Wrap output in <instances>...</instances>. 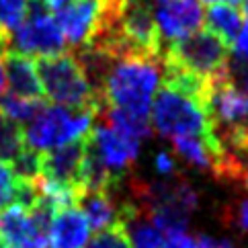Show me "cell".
Returning <instances> with one entry per match:
<instances>
[{
    "instance_id": "52a82bcc",
    "label": "cell",
    "mask_w": 248,
    "mask_h": 248,
    "mask_svg": "<svg viewBox=\"0 0 248 248\" xmlns=\"http://www.w3.org/2000/svg\"><path fill=\"white\" fill-rule=\"evenodd\" d=\"M86 148L115 179H123V172L136 162L140 152V141L127 138L109 127L107 123H99L86 136Z\"/></svg>"
},
{
    "instance_id": "603a6c76",
    "label": "cell",
    "mask_w": 248,
    "mask_h": 248,
    "mask_svg": "<svg viewBox=\"0 0 248 248\" xmlns=\"http://www.w3.org/2000/svg\"><path fill=\"white\" fill-rule=\"evenodd\" d=\"M6 91V74H4V64H2V56H0V96Z\"/></svg>"
},
{
    "instance_id": "8fae6325",
    "label": "cell",
    "mask_w": 248,
    "mask_h": 248,
    "mask_svg": "<svg viewBox=\"0 0 248 248\" xmlns=\"http://www.w3.org/2000/svg\"><path fill=\"white\" fill-rule=\"evenodd\" d=\"M4 74H6V88L8 94L23 96V99H41V82L37 76L35 62L27 56H21L16 51H6L2 56Z\"/></svg>"
},
{
    "instance_id": "ba28073f",
    "label": "cell",
    "mask_w": 248,
    "mask_h": 248,
    "mask_svg": "<svg viewBox=\"0 0 248 248\" xmlns=\"http://www.w3.org/2000/svg\"><path fill=\"white\" fill-rule=\"evenodd\" d=\"M154 19L160 37L166 39V43H172L201 31L205 15L199 0H162Z\"/></svg>"
},
{
    "instance_id": "7c38bea8",
    "label": "cell",
    "mask_w": 248,
    "mask_h": 248,
    "mask_svg": "<svg viewBox=\"0 0 248 248\" xmlns=\"http://www.w3.org/2000/svg\"><path fill=\"white\" fill-rule=\"evenodd\" d=\"M205 25L209 33H214L228 47H232L238 33L242 29V16L234 6L209 4L207 15H205Z\"/></svg>"
},
{
    "instance_id": "8992f818",
    "label": "cell",
    "mask_w": 248,
    "mask_h": 248,
    "mask_svg": "<svg viewBox=\"0 0 248 248\" xmlns=\"http://www.w3.org/2000/svg\"><path fill=\"white\" fill-rule=\"evenodd\" d=\"M113 0H68L58 11L56 23L72 51L86 49L99 37Z\"/></svg>"
},
{
    "instance_id": "83f0119b",
    "label": "cell",
    "mask_w": 248,
    "mask_h": 248,
    "mask_svg": "<svg viewBox=\"0 0 248 248\" xmlns=\"http://www.w3.org/2000/svg\"><path fill=\"white\" fill-rule=\"evenodd\" d=\"M246 162H248V160H246Z\"/></svg>"
},
{
    "instance_id": "277c9868",
    "label": "cell",
    "mask_w": 248,
    "mask_h": 248,
    "mask_svg": "<svg viewBox=\"0 0 248 248\" xmlns=\"http://www.w3.org/2000/svg\"><path fill=\"white\" fill-rule=\"evenodd\" d=\"M160 62L176 66L185 72L209 82L228 72L230 47L214 33L197 31L189 37L166 43L162 47Z\"/></svg>"
},
{
    "instance_id": "7a4b0ae2",
    "label": "cell",
    "mask_w": 248,
    "mask_h": 248,
    "mask_svg": "<svg viewBox=\"0 0 248 248\" xmlns=\"http://www.w3.org/2000/svg\"><path fill=\"white\" fill-rule=\"evenodd\" d=\"M35 68L43 94L54 105L68 109H94L96 115L105 107L74 54L64 51L54 58H39Z\"/></svg>"
},
{
    "instance_id": "d6986e66",
    "label": "cell",
    "mask_w": 248,
    "mask_h": 248,
    "mask_svg": "<svg viewBox=\"0 0 248 248\" xmlns=\"http://www.w3.org/2000/svg\"><path fill=\"white\" fill-rule=\"evenodd\" d=\"M158 248H199L197 240L191 238L187 232H172V234H164L162 244Z\"/></svg>"
},
{
    "instance_id": "4fadbf2b",
    "label": "cell",
    "mask_w": 248,
    "mask_h": 248,
    "mask_svg": "<svg viewBox=\"0 0 248 248\" xmlns=\"http://www.w3.org/2000/svg\"><path fill=\"white\" fill-rule=\"evenodd\" d=\"M25 148L27 144H25V131L21 123L0 115V162L11 164Z\"/></svg>"
},
{
    "instance_id": "ac0fdd59",
    "label": "cell",
    "mask_w": 248,
    "mask_h": 248,
    "mask_svg": "<svg viewBox=\"0 0 248 248\" xmlns=\"http://www.w3.org/2000/svg\"><path fill=\"white\" fill-rule=\"evenodd\" d=\"M224 217H226V224L236 228L238 232H248V197L230 203L226 207Z\"/></svg>"
},
{
    "instance_id": "6da1fadb",
    "label": "cell",
    "mask_w": 248,
    "mask_h": 248,
    "mask_svg": "<svg viewBox=\"0 0 248 248\" xmlns=\"http://www.w3.org/2000/svg\"><path fill=\"white\" fill-rule=\"evenodd\" d=\"M162 80L160 58H115L101 82V99L107 107L150 119L154 94Z\"/></svg>"
},
{
    "instance_id": "ffe728a7",
    "label": "cell",
    "mask_w": 248,
    "mask_h": 248,
    "mask_svg": "<svg viewBox=\"0 0 248 248\" xmlns=\"http://www.w3.org/2000/svg\"><path fill=\"white\" fill-rule=\"evenodd\" d=\"M154 168H156V172L162 176V179H168V176H174V174H179L176 172V164L172 160V156L170 154H166V152H158L156 158H154Z\"/></svg>"
},
{
    "instance_id": "9a60e30c",
    "label": "cell",
    "mask_w": 248,
    "mask_h": 248,
    "mask_svg": "<svg viewBox=\"0 0 248 248\" xmlns=\"http://www.w3.org/2000/svg\"><path fill=\"white\" fill-rule=\"evenodd\" d=\"M29 15L27 0H0V29L13 35Z\"/></svg>"
},
{
    "instance_id": "4316f807",
    "label": "cell",
    "mask_w": 248,
    "mask_h": 248,
    "mask_svg": "<svg viewBox=\"0 0 248 248\" xmlns=\"http://www.w3.org/2000/svg\"><path fill=\"white\" fill-rule=\"evenodd\" d=\"M160 2H162V0H160Z\"/></svg>"
},
{
    "instance_id": "44dd1931",
    "label": "cell",
    "mask_w": 248,
    "mask_h": 248,
    "mask_svg": "<svg viewBox=\"0 0 248 248\" xmlns=\"http://www.w3.org/2000/svg\"><path fill=\"white\" fill-rule=\"evenodd\" d=\"M199 248H238L234 242L230 240H219V238H211V236H201L197 240Z\"/></svg>"
},
{
    "instance_id": "d4e9b609",
    "label": "cell",
    "mask_w": 248,
    "mask_h": 248,
    "mask_svg": "<svg viewBox=\"0 0 248 248\" xmlns=\"http://www.w3.org/2000/svg\"><path fill=\"white\" fill-rule=\"evenodd\" d=\"M242 13H244L246 21H248V0H242Z\"/></svg>"
},
{
    "instance_id": "cb8c5ba5",
    "label": "cell",
    "mask_w": 248,
    "mask_h": 248,
    "mask_svg": "<svg viewBox=\"0 0 248 248\" xmlns=\"http://www.w3.org/2000/svg\"><path fill=\"white\" fill-rule=\"evenodd\" d=\"M201 2H207V4H228V6H236V4H240L242 0H201Z\"/></svg>"
},
{
    "instance_id": "5b68a950",
    "label": "cell",
    "mask_w": 248,
    "mask_h": 248,
    "mask_svg": "<svg viewBox=\"0 0 248 248\" xmlns=\"http://www.w3.org/2000/svg\"><path fill=\"white\" fill-rule=\"evenodd\" d=\"M11 43L16 54L27 58H54L66 51V39L58 27L56 16H51L49 8L35 0L31 4V15L11 35Z\"/></svg>"
},
{
    "instance_id": "9c48e42d",
    "label": "cell",
    "mask_w": 248,
    "mask_h": 248,
    "mask_svg": "<svg viewBox=\"0 0 248 248\" xmlns=\"http://www.w3.org/2000/svg\"><path fill=\"white\" fill-rule=\"evenodd\" d=\"M91 238V226L76 205L60 209L47 232L49 248H84Z\"/></svg>"
},
{
    "instance_id": "2e32d148",
    "label": "cell",
    "mask_w": 248,
    "mask_h": 248,
    "mask_svg": "<svg viewBox=\"0 0 248 248\" xmlns=\"http://www.w3.org/2000/svg\"><path fill=\"white\" fill-rule=\"evenodd\" d=\"M84 248H134L127 238L125 228L121 224H115L107 230H101L93 236V240Z\"/></svg>"
},
{
    "instance_id": "30bf717a",
    "label": "cell",
    "mask_w": 248,
    "mask_h": 248,
    "mask_svg": "<svg viewBox=\"0 0 248 248\" xmlns=\"http://www.w3.org/2000/svg\"><path fill=\"white\" fill-rule=\"evenodd\" d=\"M76 207L82 211L88 226L94 232L107 230L121 219V203L115 197V189L109 191H82L76 199Z\"/></svg>"
},
{
    "instance_id": "7402d4cb",
    "label": "cell",
    "mask_w": 248,
    "mask_h": 248,
    "mask_svg": "<svg viewBox=\"0 0 248 248\" xmlns=\"http://www.w3.org/2000/svg\"><path fill=\"white\" fill-rule=\"evenodd\" d=\"M35 2H41L46 8H49V11H56V13H58L60 8L68 2V0H35Z\"/></svg>"
},
{
    "instance_id": "5bb4252c",
    "label": "cell",
    "mask_w": 248,
    "mask_h": 248,
    "mask_svg": "<svg viewBox=\"0 0 248 248\" xmlns=\"http://www.w3.org/2000/svg\"><path fill=\"white\" fill-rule=\"evenodd\" d=\"M43 107H46L43 99H23V96L6 94L2 103H0V115H4L11 121L25 123V121H31Z\"/></svg>"
},
{
    "instance_id": "3957f363",
    "label": "cell",
    "mask_w": 248,
    "mask_h": 248,
    "mask_svg": "<svg viewBox=\"0 0 248 248\" xmlns=\"http://www.w3.org/2000/svg\"><path fill=\"white\" fill-rule=\"evenodd\" d=\"M96 119L94 109H68L46 105L25 127V144L35 152H51L72 141L84 140Z\"/></svg>"
},
{
    "instance_id": "484cf974",
    "label": "cell",
    "mask_w": 248,
    "mask_h": 248,
    "mask_svg": "<svg viewBox=\"0 0 248 248\" xmlns=\"http://www.w3.org/2000/svg\"><path fill=\"white\" fill-rule=\"evenodd\" d=\"M0 248H8V244L4 242V238H2V236H0Z\"/></svg>"
},
{
    "instance_id": "e0dca14e",
    "label": "cell",
    "mask_w": 248,
    "mask_h": 248,
    "mask_svg": "<svg viewBox=\"0 0 248 248\" xmlns=\"http://www.w3.org/2000/svg\"><path fill=\"white\" fill-rule=\"evenodd\" d=\"M16 176L6 162H0V211L15 205L16 197Z\"/></svg>"
}]
</instances>
